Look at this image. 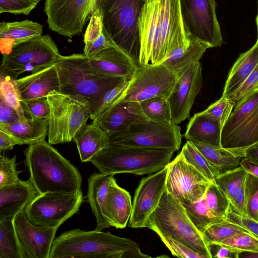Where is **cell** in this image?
Instances as JSON below:
<instances>
[{"label":"cell","instance_id":"1","mask_svg":"<svg viewBox=\"0 0 258 258\" xmlns=\"http://www.w3.org/2000/svg\"><path fill=\"white\" fill-rule=\"evenodd\" d=\"M148 258L138 244L110 232L74 229L55 238L49 258Z\"/></svg>","mask_w":258,"mask_h":258},{"label":"cell","instance_id":"2","mask_svg":"<svg viewBox=\"0 0 258 258\" xmlns=\"http://www.w3.org/2000/svg\"><path fill=\"white\" fill-rule=\"evenodd\" d=\"M24 154L30 179L39 194L82 191V179L78 169L49 143L44 140L29 145Z\"/></svg>","mask_w":258,"mask_h":258},{"label":"cell","instance_id":"3","mask_svg":"<svg viewBox=\"0 0 258 258\" xmlns=\"http://www.w3.org/2000/svg\"><path fill=\"white\" fill-rule=\"evenodd\" d=\"M146 0H94L102 18L103 32L116 46L139 62L140 20Z\"/></svg>","mask_w":258,"mask_h":258},{"label":"cell","instance_id":"4","mask_svg":"<svg viewBox=\"0 0 258 258\" xmlns=\"http://www.w3.org/2000/svg\"><path fill=\"white\" fill-rule=\"evenodd\" d=\"M54 64L59 92L85 100L90 110L107 91L125 79L98 73L91 67L88 57L84 53L61 55Z\"/></svg>","mask_w":258,"mask_h":258},{"label":"cell","instance_id":"5","mask_svg":"<svg viewBox=\"0 0 258 258\" xmlns=\"http://www.w3.org/2000/svg\"><path fill=\"white\" fill-rule=\"evenodd\" d=\"M146 227L154 231L160 238L176 240L206 258H212L208 244L192 222L185 208L166 190L150 216Z\"/></svg>","mask_w":258,"mask_h":258},{"label":"cell","instance_id":"6","mask_svg":"<svg viewBox=\"0 0 258 258\" xmlns=\"http://www.w3.org/2000/svg\"><path fill=\"white\" fill-rule=\"evenodd\" d=\"M175 151L167 149L121 148L109 146L91 162L103 174L127 173L151 174L166 167Z\"/></svg>","mask_w":258,"mask_h":258},{"label":"cell","instance_id":"7","mask_svg":"<svg viewBox=\"0 0 258 258\" xmlns=\"http://www.w3.org/2000/svg\"><path fill=\"white\" fill-rule=\"evenodd\" d=\"M46 98L50 109L48 143L56 145L74 140L90 117L89 103L56 90L49 92Z\"/></svg>","mask_w":258,"mask_h":258},{"label":"cell","instance_id":"8","mask_svg":"<svg viewBox=\"0 0 258 258\" xmlns=\"http://www.w3.org/2000/svg\"><path fill=\"white\" fill-rule=\"evenodd\" d=\"M190 40L184 30L179 0H160L150 62L163 63L169 55L178 58L187 50Z\"/></svg>","mask_w":258,"mask_h":258},{"label":"cell","instance_id":"9","mask_svg":"<svg viewBox=\"0 0 258 258\" xmlns=\"http://www.w3.org/2000/svg\"><path fill=\"white\" fill-rule=\"evenodd\" d=\"M182 134L176 124L147 120L133 124L126 130L109 136V146L121 148L180 149Z\"/></svg>","mask_w":258,"mask_h":258},{"label":"cell","instance_id":"10","mask_svg":"<svg viewBox=\"0 0 258 258\" xmlns=\"http://www.w3.org/2000/svg\"><path fill=\"white\" fill-rule=\"evenodd\" d=\"M61 56L49 34L21 43L3 55L0 72L17 80L26 72L32 73L53 65Z\"/></svg>","mask_w":258,"mask_h":258},{"label":"cell","instance_id":"11","mask_svg":"<svg viewBox=\"0 0 258 258\" xmlns=\"http://www.w3.org/2000/svg\"><path fill=\"white\" fill-rule=\"evenodd\" d=\"M178 80L176 75L163 63L139 64L127 87L113 105L122 102H140L156 97L168 99Z\"/></svg>","mask_w":258,"mask_h":258},{"label":"cell","instance_id":"12","mask_svg":"<svg viewBox=\"0 0 258 258\" xmlns=\"http://www.w3.org/2000/svg\"><path fill=\"white\" fill-rule=\"evenodd\" d=\"M184 32L191 41L210 48L220 46L223 38L216 13L215 0H179Z\"/></svg>","mask_w":258,"mask_h":258},{"label":"cell","instance_id":"13","mask_svg":"<svg viewBox=\"0 0 258 258\" xmlns=\"http://www.w3.org/2000/svg\"><path fill=\"white\" fill-rule=\"evenodd\" d=\"M258 141V91L236 104L222 128L221 146L226 149L246 148Z\"/></svg>","mask_w":258,"mask_h":258},{"label":"cell","instance_id":"14","mask_svg":"<svg viewBox=\"0 0 258 258\" xmlns=\"http://www.w3.org/2000/svg\"><path fill=\"white\" fill-rule=\"evenodd\" d=\"M83 200L82 191L73 194L45 192L39 194L25 212L35 225L58 227L78 212Z\"/></svg>","mask_w":258,"mask_h":258},{"label":"cell","instance_id":"15","mask_svg":"<svg viewBox=\"0 0 258 258\" xmlns=\"http://www.w3.org/2000/svg\"><path fill=\"white\" fill-rule=\"evenodd\" d=\"M94 0H45L44 11L50 29L72 38L82 33L93 9Z\"/></svg>","mask_w":258,"mask_h":258},{"label":"cell","instance_id":"16","mask_svg":"<svg viewBox=\"0 0 258 258\" xmlns=\"http://www.w3.org/2000/svg\"><path fill=\"white\" fill-rule=\"evenodd\" d=\"M167 167L166 190L181 203L199 201L212 182L187 162L180 153Z\"/></svg>","mask_w":258,"mask_h":258},{"label":"cell","instance_id":"17","mask_svg":"<svg viewBox=\"0 0 258 258\" xmlns=\"http://www.w3.org/2000/svg\"><path fill=\"white\" fill-rule=\"evenodd\" d=\"M168 172L166 166L141 180L135 192L128 227H146L150 216L157 208L166 190Z\"/></svg>","mask_w":258,"mask_h":258},{"label":"cell","instance_id":"18","mask_svg":"<svg viewBox=\"0 0 258 258\" xmlns=\"http://www.w3.org/2000/svg\"><path fill=\"white\" fill-rule=\"evenodd\" d=\"M13 223L26 258H49L58 227L35 225L29 221L25 211L17 214Z\"/></svg>","mask_w":258,"mask_h":258},{"label":"cell","instance_id":"19","mask_svg":"<svg viewBox=\"0 0 258 258\" xmlns=\"http://www.w3.org/2000/svg\"><path fill=\"white\" fill-rule=\"evenodd\" d=\"M203 84L200 61L193 63L178 78L175 87L168 99L172 123L178 125L188 118L190 111Z\"/></svg>","mask_w":258,"mask_h":258},{"label":"cell","instance_id":"20","mask_svg":"<svg viewBox=\"0 0 258 258\" xmlns=\"http://www.w3.org/2000/svg\"><path fill=\"white\" fill-rule=\"evenodd\" d=\"M91 67L103 75L130 80L140 63L116 46L106 48L88 57Z\"/></svg>","mask_w":258,"mask_h":258},{"label":"cell","instance_id":"21","mask_svg":"<svg viewBox=\"0 0 258 258\" xmlns=\"http://www.w3.org/2000/svg\"><path fill=\"white\" fill-rule=\"evenodd\" d=\"M149 119L140 102H127L115 104L100 118L92 122L109 136L124 131L133 124Z\"/></svg>","mask_w":258,"mask_h":258},{"label":"cell","instance_id":"22","mask_svg":"<svg viewBox=\"0 0 258 258\" xmlns=\"http://www.w3.org/2000/svg\"><path fill=\"white\" fill-rule=\"evenodd\" d=\"M38 195L30 179L0 187V221L25 211Z\"/></svg>","mask_w":258,"mask_h":258},{"label":"cell","instance_id":"23","mask_svg":"<svg viewBox=\"0 0 258 258\" xmlns=\"http://www.w3.org/2000/svg\"><path fill=\"white\" fill-rule=\"evenodd\" d=\"M114 175L94 173L88 178V201L95 217L98 230L114 227L107 209V195Z\"/></svg>","mask_w":258,"mask_h":258},{"label":"cell","instance_id":"24","mask_svg":"<svg viewBox=\"0 0 258 258\" xmlns=\"http://www.w3.org/2000/svg\"><path fill=\"white\" fill-rule=\"evenodd\" d=\"M21 101L46 97L49 92L60 90L59 81L55 64L31 75L18 79Z\"/></svg>","mask_w":258,"mask_h":258},{"label":"cell","instance_id":"25","mask_svg":"<svg viewBox=\"0 0 258 258\" xmlns=\"http://www.w3.org/2000/svg\"><path fill=\"white\" fill-rule=\"evenodd\" d=\"M43 25L29 20L0 23V48L3 55L17 45L42 35Z\"/></svg>","mask_w":258,"mask_h":258},{"label":"cell","instance_id":"26","mask_svg":"<svg viewBox=\"0 0 258 258\" xmlns=\"http://www.w3.org/2000/svg\"><path fill=\"white\" fill-rule=\"evenodd\" d=\"M222 129L217 120L202 111L190 119L184 137L187 141L221 146Z\"/></svg>","mask_w":258,"mask_h":258},{"label":"cell","instance_id":"27","mask_svg":"<svg viewBox=\"0 0 258 258\" xmlns=\"http://www.w3.org/2000/svg\"><path fill=\"white\" fill-rule=\"evenodd\" d=\"M258 64V40L246 51L240 54L228 74L222 96L231 98L243 82Z\"/></svg>","mask_w":258,"mask_h":258},{"label":"cell","instance_id":"28","mask_svg":"<svg viewBox=\"0 0 258 258\" xmlns=\"http://www.w3.org/2000/svg\"><path fill=\"white\" fill-rule=\"evenodd\" d=\"M82 162L91 161L103 150L109 147L108 134L93 122L86 124L74 139Z\"/></svg>","mask_w":258,"mask_h":258},{"label":"cell","instance_id":"29","mask_svg":"<svg viewBox=\"0 0 258 258\" xmlns=\"http://www.w3.org/2000/svg\"><path fill=\"white\" fill-rule=\"evenodd\" d=\"M132 208L129 192L119 186L113 177L107 195V209L114 227L122 229L126 226L131 216Z\"/></svg>","mask_w":258,"mask_h":258},{"label":"cell","instance_id":"30","mask_svg":"<svg viewBox=\"0 0 258 258\" xmlns=\"http://www.w3.org/2000/svg\"><path fill=\"white\" fill-rule=\"evenodd\" d=\"M0 130L13 136L22 145H31L44 141L48 135V119L27 117L24 121L0 125Z\"/></svg>","mask_w":258,"mask_h":258},{"label":"cell","instance_id":"31","mask_svg":"<svg viewBox=\"0 0 258 258\" xmlns=\"http://www.w3.org/2000/svg\"><path fill=\"white\" fill-rule=\"evenodd\" d=\"M160 0L147 4L140 20L141 48L139 58L140 64L150 62L153 42L157 22Z\"/></svg>","mask_w":258,"mask_h":258},{"label":"cell","instance_id":"32","mask_svg":"<svg viewBox=\"0 0 258 258\" xmlns=\"http://www.w3.org/2000/svg\"><path fill=\"white\" fill-rule=\"evenodd\" d=\"M202 154L221 173L233 170L240 166L242 158L238 153L237 149H226L201 142L190 141Z\"/></svg>","mask_w":258,"mask_h":258},{"label":"cell","instance_id":"33","mask_svg":"<svg viewBox=\"0 0 258 258\" xmlns=\"http://www.w3.org/2000/svg\"><path fill=\"white\" fill-rule=\"evenodd\" d=\"M13 218L0 221V258H26L19 241Z\"/></svg>","mask_w":258,"mask_h":258},{"label":"cell","instance_id":"34","mask_svg":"<svg viewBox=\"0 0 258 258\" xmlns=\"http://www.w3.org/2000/svg\"><path fill=\"white\" fill-rule=\"evenodd\" d=\"M204 195L195 203H181L192 222L202 234L213 223L225 220L213 214L207 205Z\"/></svg>","mask_w":258,"mask_h":258},{"label":"cell","instance_id":"35","mask_svg":"<svg viewBox=\"0 0 258 258\" xmlns=\"http://www.w3.org/2000/svg\"><path fill=\"white\" fill-rule=\"evenodd\" d=\"M185 161L211 181L220 174L218 169L212 164L189 141H186L180 152Z\"/></svg>","mask_w":258,"mask_h":258},{"label":"cell","instance_id":"36","mask_svg":"<svg viewBox=\"0 0 258 258\" xmlns=\"http://www.w3.org/2000/svg\"><path fill=\"white\" fill-rule=\"evenodd\" d=\"M17 80L0 72V99L15 109L25 120L27 117L22 105V97Z\"/></svg>","mask_w":258,"mask_h":258},{"label":"cell","instance_id":"37","mask_svg":"<svg viewBox=\"0 0 258 258\" xmlns=\"http://www.w3.org/2000/svg\"><path fill=\"white\" fill-rule=\"evenodd\" d=\"M145 114L151 120L171 124V113L168 99L156 97L140 102Z\"/></svg>","mask_w":258,"mask_h":258},{"label":"cell","instance_id":"38","mask_svg":"<svg viewBox=\"0 0 258 258\" xmlns=\"http://www.w3.org/2000/svg\"><path fill=\"white\" fill-rule=\"evenodd\" d=\"M209 48L210 47L207 44L190 40V45L186 51L179 58L166 66L179 78L193 63L199 61L206 50Z\"/></svg>","mask_w":258,"mask_h":258},{"label":"cell","instance_id":"39","mask_svg":"<svg viewBox=\"0 0 258 258\" xmlns=\"http://www.w3.org/2000/svg\"><path fill=\"white\" fill-rule=\"evenodd\" d=\"M245 232H248L238 225L225 220L211 225L202 235L208 244H217L236 234Z\"/></svg>","mask_w":258,"mask_h":258},{"label":"cell","instance_id":"40","mask_svg":"<svg viewBox=\"0 0 258 258\" xmlns=\"http://www.w3.org/2000/svg\"><path fill=\"white\" fill-rule=\"evenodd\" d=\"M246 174L247 172L239 166L219 174L214 182L230 202L237 188L244 182Z\"/></svg>","mask_w":258,"mask_h":258},{"label":"cell","instance_id":"41","mask_svg":"<svg viewBox=\"0 0 258 258\" xmlns=\"http://www.w3.org/2000/svg\"><path fill=\"white\" fill-rule=\"evenodd\" d=\"M204 196L207 205L213 214L218 218L227 220L230 201L214 181L210 183Z\"/></svg>","mask_w":258,"mask_h":258},{"label":"cell","instance_id":"42","mask_svg":"<svg viewBox=\"0 0 258 258\" xmlns=\"http://www.w3.org/2000/svg\"><path fill=\"white\" fill-rule=\"evenodd\" d=\"M129 79H125L107 91L91 109L89 118L96 121L103 116L115 103L127 87Z\"/></svg>","mask_w":258,"mask_h":258},{"label":"cell","instance_id":"43","mask_svg":"<svg viewBox=\"0 0 258 258\" xmlns=\"http://www.w3.org/2000/svg\"><path fill=\"white\" fill-rule=\"evenodd\" d=\"M244 214L258 221V177L248 172L244 182Z\"/></svg>","mask_w":258,"mask_h":258},{"label":"cell","instance_id":"44","mask_svg":"<svg viewBox=\"0 0 258 258\" xmlns=\"http://www.w3.org/2000/svg\"><path fill=\"white\" fill-rule=\"evenodd\" d=\"M235 104L231 99L222 96L202 112L217 120L222 128Z\"/></svg>","mask_w":258,"mask_h":258},{"label":"cell","instance_id":"45","mask_svg":"<svg viewBox=\"0 0 258 258\" xmlns=\"http://www.w3.org/2000/svg\"><path fill=\"white\" fill-rule=\"evenodd\" d=\"M16 155L9 158L4 155L0 156V187L16 183L20 171L17 170Z\"/></svg>","mask_w":258,"mask_h":258},{"label":"cell","instance_id":"46","mask_svg":"<svg viewBox=\"0 0 258 258\" xmlns=\"http://www.w3.org/2000/svg\"><path fill=\"white\" fill-rule=\"evenodd\" d=\"M217 244H222L239 251H258V238L246 232L236 234Z\"/></svg>","mask_w":258,"mask_h":258},{"label":"cell","instance_id":"47","mask_svg":"<svg viewBox=\"0 0 258 258\" xmlns=\"http://www.w3.org/2000/svg\"><path fill=\"white\" fill-rule=\"evenodd\" d=\"M102 31L101 16L98 10H94L91 13L89 23L84 36V53L86 52L99 38Z\"/></svg>","mask_w":258,"mask_h":258},{"label":"cell","instance_id":"48","mask_svg":"<svg viewBox=\"0 0 258 258\" xmlns=\"http://www.w3.org/2000/svg\"><path fill=\"white\" fill-rule=\"evenodd\" d=\"M40 0H0V13L28 15Z\"/></svg>","mask_w":258,"mask_h":258},{"label":"cell","instance_id":"49","mask_svg":"<svg viewBox=\"0 0 258 258\" xmlns=\"http://www.w3.org/2000/svg\"><path fill=\"white\" fill-rule=\"evenodd\" d=\"M25 114L38 119H48L50 109L47 98H41L28 101H21Z\"/></svg>","mask_w":258,"mask_h":258},{"label":"cell","instance_id":"50","mask_svg":"<svg viewBox=\"0 0 258 258\" xmlns=\"http://www.w3.org/2000/svg\"><path fill=\"white\" fill-rule=\"evenodd\" d=\"M162 241L175 256L184 258H206L183 243L171 238H160Z\"/></svg>","mask_w":258,"mask_h":258},{"label":"cell","instance_id":"51","mask_svg":"<svg viewBox=\"0 0 258 258\" xmlns=\"http://www.w3.org/2000/svg\"><path fill=\"white\" fill-rule=\"evenodd\" d=\"M227 220L238 225L258 238V221L244 214L239 215L229 207Z\"/></svg>","mask_w":258,"mask_h":258},{"label":"cell","instance_id":"52","mask_svg":"<svg viewBox=\"0 0 258 258\" xmlns=\"http://www.w3.org/2000/svg\"><path fill=\"white\" fill-rule=\"evenodd\" d=\"M258 84V64L243 82L230 99L235 103L253 92Z\"/></svg>","mask_w":258,"mask_h":258},{"label":"cell","instance_id":"53","mask_svg":"<svg viewBox=\"0 0 258 258\" xmlns=\"http://www.w3.org/2000/svg\"><path fill=\"white\" fill-rule=\"evenodd\" d=\"M24 120L15 109L0 99V125L12 124Z\"/></svg>","mask_w":258,"mask_h":258},{"label":"cell","instance_id":"54","mask_svg":"<svg viewBox=\"0 0 258 258\" xmlns=\"http://www.w3.org/2000/svg\"><path fill=\"white\" fill-rule=\"evenodd\" d=\"M212 257L237 258L239 250L220 244L211 243L208 244Z\"/></svg>","mask_w":258,"mask_h":258},{"label":"cell","instance_id":"55","mask_svg":"<svg viewBox=\"0 0 258 258\" xmlns=\"http://www.w3.org/2000/svg\"><path fill=\"white\" fill-rule=\"evenodd\" d=\"M244 182L237 188L230 202V208L239 215L244 214Z\"/></svg>","mask_w":258,"mask_h":258},{"label":"cell","instance_id":"56","mask_svg":"<svg viewBox=\"0 0 258 258\" xmlns=\"http://www.w3.org/2000/svg\"><path fill=\"white\" fill-rule=\"evenodd\" d=\"M113 46L115 45L106 36L102 31L99 38L84 54L87 57H90L106 48Z\"/></svg>","mask_w":258,"mask_h":258},{"label":"cell","instance_id":"57","mask_svg":"<svg viewBox=\"0 0 258 258\" xmlns=\"http://www.w3.org/2000/svg\"><path fill=\"white\" fill-rule=\"evenodd\" d=\"M16 145H22L16 138L7 133L0 130V151L11 150Z\"/></svg>","mask_w":258,"mask_h":258},{"label":"cell","instance_id":"58","mask_svg":"<svg viewBox=\"0 0 258 258\" xmlns=\"http://www.w3.org/2000/svg\"><path fill=\"white\" fill-rule=\"evenodd\" d=\"M239 155L258 164V141L245 148L238 149Z\"/></svg>","mask_w":258,"mask_h":258},{"label":"cell","instance_id":"59","mask_svg":"<svg viewBox=\"0 0 258 258\" xmlns=\"http://www.w3.org/2000/svg\"><path fill=\"white\" fill-rule=\"evenodd\" d=\"M241 166L247 172L258 177V164L242 158L240 161Z\"/></svg>","mask_w":258,"mask_h":258},{"label":"cell","instance_id":"60","mask_svg":"<svg viewBox=\"0 0 258 258\" xmlns=\"http://www.w3.org/2000/svg\"><path fill=\"white\" fill-rule=\"evenodd\" d=\"M237 258H258V251H240L238 253Z\"/></svg>","mask_w":258,"mask_h":258},{"label":"cell","instance_id":"61","mask_svg":"<svg viewBox=\"0 0 258 258\" xmlns=\"http://www.w3.org/2000/svg\"><path fill=\"white\" fill-rule=\"evenodd\" d=\"M256 24L257 31V40H258V22L256 21ZM257 91H258V84H257L256 88L255 89V90L253 91V92H257Z\"/></svg>","mask_w":258,"mask_h":258},{"label":"cell","instance_id":"62","mask_svg":"<svg viewBox=\"0 0 258 258\" xmlns=\"http://www.w3.org/2000/svg\"><path fill=\"white\" fill-rule=\"evenodd\" d=\"M155 1H156V0H146V3H147V4H149V3L154 2Z\"/></svg>","mask_w":258,"mask_h":258},{"label":"cell","instance_id":"63","mask_svg":"<svg viewBox=\"0 0 258 258\" xmlns=\"http://www.w3.org/2000/svg\"><path fill=\"white\" fill-rule=\"evenodd\" d=\"M257 7H258V4H257ZM255 20H256V21L258 22V13H257V16L256 17Z\"/></svg>","mask_w":258,"mask_h":258},{"label":"cell","instance_id":"64","mask_svg":"<svg viewBox=\"0 0 258 258\" xmlns=\"http://www.w3.org/2000/svg\"><path fill=\"white\" fill-rule=\"evenodd\" d=\"M257 4H258V2H257Z\"/></svg>","mask_w":258,"mask_h":258}]
</instances>
